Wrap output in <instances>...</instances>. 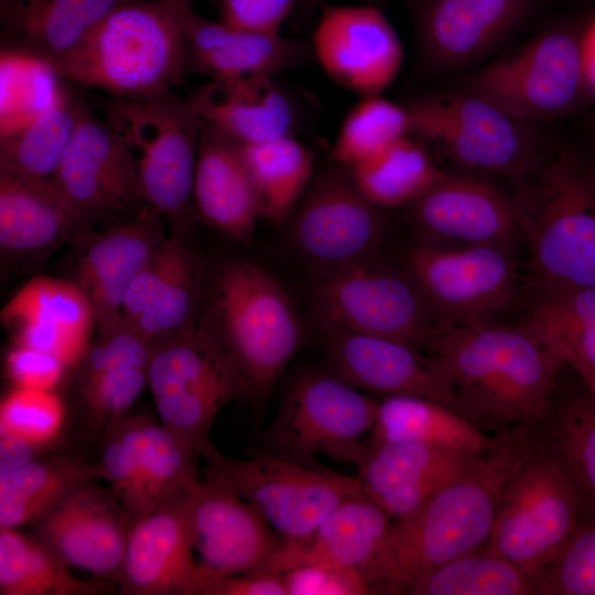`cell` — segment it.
Listing matches in <instances>:
<instances>
[{
    "label": "cell",
    "mask_w": 595,
    "mask_h": 595,
    "mask_svg": "<svg viewBox=\"0 0 595 595\" xmlns=\"http://www.w3.org/2000/svg\"><path fill=\"white\" fill-rule=\"evenodd\" d=\"M538 7L539 0H413L421 69L431 76L465 71L519 31Z\"/></svg>",
    "instance_id": "e0dca14e"
},
{
    "label": "cell",
    "mask_w": 595,
    "mask_h": 595,
    "mask_svg": "<svg viewBox=\"0 0 595 595\" xmlns=\"http://www.w3.org/2000/svg\"><path fill=\"white\" fill-rule=\"evenodd\" d=\"M205 285V272L197 259L172 279L130 324L150 343L195 326Z\"/></svg>",
    "instance_id": "bcb514c9"
},
{
    "label": "cell",
    "mask_w": 595,
    "mask_h": 595,
    "mask_svg": "<svg viewBox=\"0 0 595 595\" xmlns=\"http://www.w3.org/2000/svg\"><path fill=\"white\" fill-rule=\"evenodd\" d=\"M188 98L205 125L238 143L292 136L293 107L272 75L209 80Z\"/></svg>",
    "instance_id": "f1b7e54d"
},
{
    "label": "cell",
    "mask_w": 595,
    "mask_h": 595,
    "mask_svg": "<svg viewBox=\"0 0 595 595\" xmlns=\"http://www.w3.org/2000/svg\"><path fill=\"white\" fill-rule=\"evenodd\" d=\"M426 351L446 378L453 410L487 436L540 421L565 367L522 323L445 324Z\"/></svg>",
    "instance_id": "6da1fadb"
},
{
    "label": "cell",
    "mask_w": 595,
    "mask_h": 595,
    "mask_svg": "<svg viewBox=\"0 0 595 595\" xmlns=\"http://www.w3.org/2000/svg\"><path fill=\"white\" fill-rule=\"evenodd\" d=\"M68 368L46 353L14 344L6 358V370L14 387L54 390Z\"/></svg>",
    "instance_id": "f5cc1de1"
},
{
    "label": "cell",
    "mask_w": 595,
    "mask_h": 595,
    "mask_svg": "<svg viewBox=\"0 0 595 595\" xmlns=\"http://www.w3.org/2000/svg\"><path fill=\"white\" fill-rule=\"evenodd\" d=\"M197 259L180 236L164 238L131 281L120 316L132 323L172 279Z\"/></svg>",
    "instance_id": "681fc988"
},
{
    "label": "cell",
    "mask_w": 595,
    "mask_h": 595,
    "mask_svg": "<svg viewBox=\"0 0 595 595\" xmlns=\"http://www.w3.org/2000/svg\"><path fill=\"white\" fill-rule=\"evenodd\" d=\"M580 46L587 100L595 101V12L581 24Z\"/></svg>",
    "instance_id": "6f0895ef"
},
{
    "label": "cell",
    "mask_w": 595,
    "mask_h": 595,
    "mask_svg": "<svg viewBox=\"0 0 595 595\" xmlns=\"http://www.w3.org/2000/svg\"><path fill=\"white\" fill-rule=\"evenodd\" d=\"M109 591L101 581L74 576L42 540L13 528H0L1 595H97Z\"/></svg>",
    "instance_id": "74e56055"
},
{
    "label": "cell",
    "mask_w": 595,
    "mask_h": 595,
    "mask_svg": "<svg viewBox=\"0 0 595 595\" xmlns=\"http://www.w3.org/2000/svg\"><path fill=\"white\" fill-rule=\"evenodd\" d=\"M424 241L511 248L520 230L516 201L478 177L443 171L411 205Z\"/></svg>",
    "instance_id": "7402d4cb"
},
{
    "label": "cell",
    "mask_w": 595,
    "mask_h": 595,
    "mask_svg": "<svg viewBox=\"0 0 595 595\" xmlns=\"http://www.w3.org/2000/svg\"><path fill=\"white\" fill-rule=\"evenodd\" d=\"M510 249L422 240L407 250L402 267L444 324L484 322L515 296L518 277Z\"/></svg>",
    "instance_id": "5bb4252c"
},
{
    "label": "cell",
    "mask_w": 595,
    "mask_h": 595,
    "mask_svg": "<svg viewBox=\"0 0 595 595\" xmlns=\"http://www.w3.org/2000/svg\"><path fill=\"white\" fill-rule=\"evenodd\" d=\"M1 133L30 121L53 106L64 87L40 60L1 50Z\"/></svg>",
    "instance_id": "ee69618b"
},
{
    "label": "cell",
    "mask_w": 595,
    "mask_h": 595,
    "mask_svg": "<svg viewBox=\"0 0 595 595\" xmlns=\"http://www.w3.org/2000/svg\"><path fill=\"white\" fill-rule=\"evenodd\" d=\"M347 169L358 191L381 209L411 205L443 172L410 136Z\"/></svg>",
    "instance_id": "ab89813d"
},
{
    "label": "cell",
    "mask_w": 595,
    "mask_h": 595,
    "mask_svg": "<svg viewBox=\"0 0 595 595\" xmlns=\"http://www.w3.org/2000/svg\"><path fill=\"white\" fill-rule=\"evenodd\" d=\"M51 181L85 231L94 219L144 202L131 156L106 119L85 102Z\"/></svg>",
    "instance_id": "d6986e66"
},
{
    "label": "cell",
    "mask_w": 595,
    "mask_h": 595,
    "mask_svg": "<svg viewBox=\"0 0 595 595\" xmlns=\"http://www.w3.org/2000/svg\"><path fill=\"white\" fill-rule=\"evenodd\" d=\"M516 201L534 281L595 288V180L576 151L547 159Z\"/></svg>",
    "instance_id": "5b68a950"
},
{
    "label": "cell",
    "mask_w": 595,
    "mask_h": 595,
    "mask_svg": "<svg viewBox=\"0 0 595 595\" xmlns=\"http://www.w3.org/2000/svg\"><path fill=\"white\" fill-rule=\"evenodd\" d=\"M534 429L573 483L583 509L595 510V397L585 382L564 394L556 387Z\"/></svg>",
    "instance_id": "d6a6232c"
},
{
    "label": "cell",
    "mask_w": 595,
    "mask_h": 595,
    "mask_svg": "<svg viewBox=\"0 0 595 595\" xmlns=\"http://www.w3.org/2000/svg\"><path fill=\"white\" fill-rule=\"evenodd\" d=\"M307 57V47L281 34L241 30L194 11L188 20L186 69L210 80L274 76L302 65Z\"/></svg>",
    "instance_id": "83f0119b"
},
{
    "label": "cell",
    "mask_w": 595,
    "mask_h": 595,
    "mask_svg": "<svg viewBox=\"0 0 595 595\" xmlns=\"http://www.w3.org/2000/svg\"><path fill=\"white\" fill-rule=\"evenodd\" d=\"M316 329L327 369L356 389L381 399L428 398L453 410L446 378L429 351L403 342L332 326L316 325Z\"/></svg>",
    "instance_id": "ffe728a7"
},
{
    "label": "cell",
    "mask_w": 595,
    "mask_h": 595,
    "mask_svg": "<svg viewBox=\"0 0 595 595\" xmlns=\"http://www.w3.org/2000/svg\"><path fill=\"white\" fill-rule=\"evenodd\" d=\"M199 595H288L282 574L256 572L208 577Z\"/></svg>",
    "instance_id": "11a10c76"
},
{
    "label": "cell",
    "mask_w": 595,
    "mask_h": 595,
    "mask_svg": "<svg viewBox=\"0 0 595 595\" xmlns=\"http://www.w3.org/2000/svg\"><path fill=\"white\" fill-rule=\"evenodd\" d=\"M85 231L51 180L0 173V247L9 257L30 258Z\"/></svg>",
    "instance_id": "4dcf8cb0"
},
{
    "label": "cell",
    "mask_w": 595,
    "mask_h": 595,
    "mask_svg": "<svg viewBox=\"0 0 595 595\" xmlns=\"http://www.w3.org/2000/svg\"><path fill=\"white\" fill-rule=\"evenodd\" d=\"M34 523L37 538L68 566L117 582L132 523L98 479L75 488Z\"/></svg>",
    "instance_id": "603a6c76"
},
{
    "label": "cell",
    "mask_w": 595,
    "mask_h": 595,
    "mask_svg": "<svg viewBox=\"0 0 595 595\" xmlns=\"http://www.w3.org/2000/svg\"><path fill=\"white\" fill-rule=\"evenodd\" d=\"M83 100L64 88L41 115L1 133L0 173L52 180L71 140Z\"/></svg>",
    "instance_id": "8d00e7d4"
},
{
    "label": "cell",
    "mask_w": 595,
    "mask_h": 595,
    "mask_svg": "<svg viewBox=\"0 0 595 595\" xmlns=\"http://www.w3.org/2000/svg\"><path fill=\"white\" fill-rule=\"evenodd\" d=\"M379 403L328 369L302 370L286 382L278 411L261 433L262 448L305 462H316L320 454L357 465Z\"/></svg>",
    "instance_id": "8fae6325"
},
{
    "label": "cell",
    "mask_w": 595,
    "mask_h": 595,
    "mask_svg": "<svg viewBox=\"0 0 595 595\" xmlns=\"http://www.w3.org/2000/svg\"><path fill=\"white\" fill-rule=\"evenodd\" d=\"M337 165L312 180L291 224L292 246L315 273L379 253L387 230L383 209L358 191L347 167Z\"/></svg>",
    "instance_id": "9a60e30c"
},
{
    "label": "cell",
    "mask_w": 595,
    "mask_h": 595,
    "mask_svg": "<svg viewBox=\"0 0 595 595\" xmlns=\"http://www.w3.org/2000/svg\"><path fill=\"white\" fill-rule=\"evenodd\" d=\"M105 119L136 166L142 197L174 228L186 221L203 121L190 98L173 91L139 99L113 98Z\"/></svg>",
    "instance_id": "8992f818"
},
{
    "label": "cell",
    "mask_w": 595,
    "mask_h": 595,
    "mask_svg": "<svg viewBox=\"0 0 595 595\" xmlns=\"http://www.w3.org/2000/svg\"><path fill=\"white\" fill-rule=\"evenodd\" d=\"M163 219L147 205L128 223L88 238L73 281L90 302L97 328L120 317L131 281L164 240Z\"/></svg>",
    "instance_id": "484cf974"
},
{
    "label": "cell",
    "mask_w": 595,
    "mask_h": 595,
    "mask_svg": "<svg viewBox=\"0 0 595 595\" xmlns=\"http://www.w3.org/2000/svg\"><path fill=\"white\" fill-rule=\"evenodd\" d=\"M193 0H140L121 6L73 50L48 65L62 82L115 98L162 95L183 83Z\"/></svg>",
    "instance_id": "7a4b0ae2"
},
{
    "label": "cell",
    "mask_w": 595,
    "mask_h": 595,
    "mask_svg": "<svg viewBox=\"0 0 595 595\" xmlns=\"http://www.w3.org/2000/svg\"><path fill=\"white\" fill-rule=\"evenodd\" d=\"M521 323L566 367L595 375V288L534 281Z\"/></svg>",
    "instance_id": "1f68e13d"
},
{
    "label": "cell",
    "mask_w": 595,
    "mask_h": 595,
    "mask_svg": "<svg viewBox=\"0 0 595 595\" xmlns=\"http://www.w3.org/2000/svg\"><path fill=\"white\" fill-rule=\"evenodd\" d=\"M405 108L410 133L437 144L465 167L528 181L545 161L536 123L465 90L424 96Z\"/></svg>",
    "instance_id": "7c38bea8"
},
{
    "label": "cell",
    "mask_w": 595,
    "mask_h": 595,
    "mask_svg": "<svg viewBox=\"0 0 595 595\" xmlns=\"http://www.w3.org/2000/svg\"><path fill=\"white\" fill-rule=\"evenodd\" d=\"M532 580L538 595H595V510L583 509L564 545Z\"/></svg>",
    "instance_id": "f6af8a7d"
},
{
    "label": "cell",
    "mask_w": 595,
    "mask_h": 595,
    "mask_svg": "<svg viewBox=\"0 0 595 595\" xmlns=\"http://www.w3.org/2000/svg\"><path fill=\"white\" fill-rule=\"evenodd\" d=\"M186 518L204 581L268 572L282 543L252 504L207 474L187 489Z\"/></svg>",
    "instance_id": "ac0fdd59"
},
{
    "label": "cell",
    "mask_w": 595,
    "mask_h": 595,
    "mask_svg": "<svg viewBox=\"0 0 595 595\" xmlns=\"http://www.w3.org/2000/svg\"><path fill=\"white\" fill-rule=\"evenodd\" d=\"M64 402L54 390L14 387L0 404V434L47 447L65 423Z\"/></svg>",
    "instance_id": "7dc6e473"
},
{
    "label": "cell",
    "mask_w": 595,
    "mask_h": 595,
    "mask_svg": "<svg viewBox=\"0 0 595 595\" xmlns=\"http://www.w3.org/2000/svg\"><path fill=\"white\" fill-rule=\"evenodd\" d=\"M588 128L586 153H576L595 180V112Z\"/></svg>",
    "instance_id": "680465c9"
},
{
    "label": "cell",
    "mask_w": 595,
    "mask_h": 595,
    "mask_svg": "<svg viewBox=\"0 0 595 595\" xmlns=\"http://www.w3.org/2000/svg\"><path fill=\"white\" fill-rule=\"evenodd\" d=\"M193 202L210 227L236 241L249 240L262 217L259 197L238 142L204 122L196 156Z\"/></svg>",
    "instance_id": "4316f807"
},
{
    "label": "cell",
    "mask_w": 595,
    "mask_h": 595,
    "mask_svg": "<svg viewBox=\"0 0 595 595\" xmlns=\"http://www.w3.org/2000/svg\"><path fill=\"white\" fill-rule=\"evenodd\" d=\"M3 324L36 323L91 337L94 311L85 293L74 282L36 277L25 283L3 306Z\"/></svg>",
    "instance_id": "b9f144b4"
},
{
    "label": "cell",
    "mask_w": 595,
    "mask_h": 595,
    "mask_svg": "<svg viewBox=\"0 0 595 595\" xmlns=\"http://www.w3.org/2000/svg\"><path fill=\"white\" fill-rule=\"evenodd\" d=\"M150 355L151 343L120 316L98 328L77 367L79 379L116 368L147 369Z\"/></svg>",
    "instance_id": "f907efd6"
},
{
    "label": "cell",
    "mask_w": 595,
    "mask_h": 595,
    "mask_svg": "<svg viewBox=\"0 0 595 595\" xmlns=\"http://www.w3.org/2000/svg\"><path fill=\"white\" fill-rule=\"evenodd\" d=\"M43 447L19 437L0 434V474L15 470L40 457Z\"/></svg>",
    "instance_id": "9f6ffc18"
},
{
    "label": "cell",
    "mask_w": 595,
    "mask_h": 595,
    "mask_svg": "<svg viewBox=\"0 0 595 595\" xmlns=\"http://www.w3.org/2000/svg\"><path fill=\"white\" fill-rule=\"evenodd\" d=\"M147 386L160 423L198 457L213 445L219 412L248 400L237 370L198 324L151 343Z\"/></svg>",
    "instance_id": "9c48e42d"
},
{
    "label": "cell",
    "mask_w": 595,
    "mask_h": 595,
    "mask_svg": "<svg viewBox=\"0 0 595 595\" xmlns=\"http://www.w3.org/2000/svg\"><path fill=\"white\" fill-rule=\"evenodd\" d=\"M582 511L576 488L539 440L534 423L530 424L482 550L510 561L532 577L564 545Z\"/></svg>",
    "instance_id": "52a82bcc"
},
{
    "label": "cell",
    "mask_w": 595,
    "mask_h": 595,
    "mask_svg": "<svg viewBox=\"0 0 595 595\" xmlns=\"http://www.w3.org/2000/svg\"><path fill=\"white\" fill-rule=\"evenodd\" d=\"M202 457L206 474L252 504L284 543L307 539L340 504L364 493L358 477L266 448L235 458L213 444Z\"/></svg>",
    "instance_id": "ba28073f"
},
{
    "label": "cell",
    "mask_w": 595,
    "mask_h": 595,
    "mask_svg": "<svg viewBox=\"0 0 595 595\" xmlns=\"http://www.w3.org/2000/svg\"><path fill=\"white\" fill-rule=\"evenodd\" d=\"M203 299L198 326L237 370L248 401L262 404L303 343L302 323L289 294L264 268L231 260L214 270Z\"/></svg>",
    "instance_id": "3957f363"
},
{
    "label": "cell",
    "mask_w": 595,
    "mask_h": 595,
    "mask_svg": "<svg viewBox=\"0 0 595 595\" xmlns=\"http://www.w3.org/2000/svg\"><path fill=\"white\" fill-rule=\"evenodd\" d=\"M312 43L323 71L363 96L379 95L387 88L404 58L396 30L372 4L324 7Z\"/></svg>",
    "instance_id": "44dd1931"
},
{
    "label": "cell",
    "mask_w": 595,
    "mask_h": 595,
    "mask_svg": "<svg viewBox=\"0 0 595 595\" xmlns=\"http://www.w3.org/2000/svg\"><path fill=\"white\" fill-rule=\"evenodd\" d=\"M187 489L131 524L116 582L122 594L199 595L204 575L187 524Z\"/></svg>",
    "instance_id": "cb8c5ba5"
},
{
    "label": "cell",
    "mask_w": 595,
    "mask_h": 595,
    "mask_svg": "<svg viewBox=\"0 0 595 595\" xmlns=\"http://www.w3.org/2000/svg\"><path fill=\"white\" fill-rule=\"evenodd\" d=\"M483 453L423 443L368 444L356 466L364 493L396 519L415 510Z\"/></svg>",
    "instance_id": "d4e9b609"
},
{
    "label": "cell",
    "mask_w": 595,
    "mask_h": 595,
    "mask_svg": "<svg viewBox=\"0 0 595 595\" xmlns=\"http://www.w3.org/2000/svg\"><path fill=\"white\" fill-rule=\"evenodd\" d=\"M526 437V426L491 436L489 447L466 470L415 510L393 519L391 550L412 583L485 547L504 484Z\"/></svg>",
    "instance_id": "277c9868"
},
{
    "label": "cell",
    "mask_w": 595,
    "mask_h": 595,
    "mask_svg": "<svg viewBox=\"0 0 595 595\" xmlns=\"http://www.w3.org/2000/svg\"><path fill=\"white\" fill-rule=\"evenodd\" d=\"M288 595L374 594L351 571L327 564H303L282 573Z\"/></svg>",
    "instance_id": "816d5d0a"
},
{
    "label": "cell",
    "mask_w": 595,
    "mask_h": 595,
    "mask_svg": "<svg viewBox=\"0 0 595 595\" xmlns=\"http://www.w3.org/2000/svg\"><path fill=\"white\" fill-rule=\"evenodd\" d=\"M311 302L316 325L407 343L426 350L445 325L402 267L379 253L315 273Z\"/></svg>",
    "instance_id": "30bf717a"
},
{
    "label": "cell",
    "mask_w": 595,
    "mask_h": 595,
    "mask_svg": "<svg viewBox=\"0 0 595 595\" xmlns=\"http://www.w3.org/2000/svg\"><path fill=\"white\" fill-rule=\"evenodd\" d=\"M410 134L405 107L379 95L364 96L343 121L332 159L336 164L350 167Z\"/></svg>",
    "instance_id": "7bdbcfd3"
},
{
    "label": "cell",
    "mask_w": 595,
    "mask_h": 595,
    "mask_svg": "<svg viewBox=\"0 0 595 595\" xmlns=\"http://www.w3.org/2000/svg\"><path fill=\"white\" fill-rule=\"evenodd\" d=\"M238 144L256 187L262 217L283 223L312 182V153L292 136Z\"/></svg>",
    "instance_id": "f35d334b"
},
{
    "label": "cell",
    "mask_w": 595,
    "mask_h": 595,
    "mask_svg": "<svg viewBox=\"0 0 595 595\" xmlns=\"http://www.w3.org/2000/svg\"><path fill=\"white\" fill-rule=\"evenodd\" d=\"M197 458L160 421L140 414L133 482L122 502L131 523L196 482Z\"/></svg>",
    "instance_id": "836d02e7"
},
{
    "label": "cell",
    "mask_w": 595,
    "mask_h": 595,
    "mask_svg": "<svg viewBox=\"0 0 595 595\" xmlns=\"http://www.w3.org/2000/svg\"><path fill=\"white\" fill-rule=\"evenodd\" d=\"M369 445L423 443L485 452L491 436L472 426L447 405L416 396L382 398Z\"/></svg>",
    "instance_id": "d590c367"
},
{
    "label": "cell",
    "mask_w": 595,
    "mask_h": 595,
    "mask_svg": "<svg viewBox=\"0 0 595 595\" xmlns=\"http://www.w3.org/2000/svg\"><path fill=\"white\" fill-rule=\"evenodd\" d=\"M306 1H309V2H314V3H315V2L318 1V0H306Z\"/></svg>",
    "instance_id": "94428289"
},
{
    "label": "cell",
    "mask_w": 595,
    "mask_h": 595,
    "mask_svg": "<svg viewBox=\"0 0 595 595\" xmlns=\"http://www.w3.org/2000/svg\"><path fill=\"white\" fill-rule=\"evenodd\" d=\"M581 25L553 24L470 74L463 89L526 122L573 113L587 100Z\"/></svg>",
    "instance_id": "4fadbf2b"
},
{
    "label": "cell",
    "mask_w": 595,
    "mask_h": 595,
    "mask_svg": "<svg viewBox=\"0 0 595 595\" xmlns=\"http://www.w3.org/2000/svg\"><path fill=\"white\" fill-rule=\"evenodd\" d=\"M133 1L140 0H0L2 50L50 64Z\"/></svg>",
    "instance_id": "f546056e"
},
{
    "label": "cell",
    "mask_w": 595,
    "mask_h": 595,
    "mask_svg": "<svg viewBox=\"0 0 595 595\" xmlns=\"http://www.w3.org/2000/svg\"><path fill=\"white\" fill-rule=\"evenodd\" d=\"M581 379L585 382V385L587 386V388L591 390V392L594 394L595 397V375L593 374H577Z\"/></svg>",
    "instance_id": "91938a15"
},
{
    "label": "cell",
    "mask_w": 595,
    "mask_h": 595,
    "mask_svg": "<svg viewBox=\"0 0 595 595\" xmlns=\"http://www.w3.org/2000/svg\"><path fill=\"white\" fill-rule=\"evenodd\" d=\"M90 428L104 432L126 415L147 386V369L116 368L79 379Z\"/></svg>",
    "instance_id": "c3c4849f"
},
{
    "label": "cell",
    "mask_w": 595,
    "mask_h": 595,
    "mask_svg": "<svg viewBox=\"0 0 595 595\" xmlns=\"http://www.w3.org/2000/svg\"><path fill=\"white\" fill-rule=\"evenodd\" d=\"M101 479L97 462L67 456L39 457L0 474V528L36 522L78 486Z\"/></svg>",
    "instance_id": "e575fe53"
},
{
    "label": "cell",
    "mask_w": 595,
    "mask_h": 595,
    "mask_svg": "<svg viewBox=\"0 0 595 595\" xmlns=\"http://www.w3.org/2000/svg\"><path fill=\"white\" fill-rule=\"evenodd\" d=\"M412 595H538L532 577L510 561L478 550L415 578Z\"/></svg>",
    "instance_id": "60d3db41"
},
{
    "label": "cell",
    "mask_w": 595,
    "mask_h": 595,
    "mask_svg": "<svg viewBox=\"0 0 595 595\" xmlns=\"http://www.w3.org/2000/svg\"><path fill=\"white\" fill-rule=\"evenodd\" d=\"M294 0H221V22L241 30L280 34Z\"/></svg>",
    "instance_id": "db71d44e"
},
{
    "label": "cell",
    "mask_w": 595,
    "mask_h": 595,
    "mask_svg": "<svg viewBox=\"0 0 595 595\" xmlns=\"http://www.w3.org/2000/svg\"><path fill=\"white\" fill-rule=\"evenodd\" d=\"M393 518L365 493L340 504L307 539L282 542L268 572L282 574L303 564H327L354 572L374 594H408L411 578L390 545Z\"/></svg>",
    "instance_id": "2e32d148"
}]
</instances>
